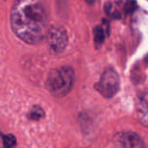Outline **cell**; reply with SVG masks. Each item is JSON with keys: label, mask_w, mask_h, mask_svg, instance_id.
<instances>
[{"label": "cell", "mask_w": 148, "mask_h": 148, "mask_svg": "<svg viewBox=\"0 0 148 148\" xmlns=\"http://www.w3.org/2000/svg\"><path fill=\"white\" fill-rule=\"evenodd\" d=\"M48 17L40 0H16L11 10V26L22 41L34 45L47 35Z\"/></svg>", "instance_id": "obj_1"}, {"label": "cell", "mask_w": 148, "mask_h": 148, "mask_svg": "<svg viewBox=\"0 0 148 148\" xmlns=\"http://www.w3.org/2000/svg\"><path fill=\"white\" fill-rule=\"evenodd\" d=\"M75 75L73 70L69 66L51 70L46 79V88L49 92L57 98L67 95L72 89Z\"/></svg>", "instance_id": "obj_2"}, {"label": "cell", "mask_w": 148, "mask_h": 148, "mask_svg": "<svg viewBox=\"0 0 148 148\" xmlns=\"http://www.w3.org/2000/svg\"><path fill=\"white\" fill-rule=\"evenodd\" d=\"M120 86L119 76L112 68H107L104 71L100 79L95 85L96 90L106 99L112 98L117 94Z\"/></svg>", "instance_id": "obj_3"}, {"label": "cell", "mask_w": 148, "mask_h": 148, "mask_svg": "<svg viewBox=\"0 0 148 148\" xmlns=\"http://www.w3.org/2000/svg\"><path fill=\"white\" fill-rule=\"evenodd\" d=\"M51 51L54 53L62 52L68 44V35L65 29L60 25L51 26L46 35Z\"/></svg>", "instance_id": "obj_4"}, {"label": "cell", "mask_w": 148, "mask_h": 148, "mask_svg": "<svg viewBox=\"0 0 148 148\" xmlns=\"http://www.w3.org/2000/svg\"><path fill=\"white\" fill-rule=\"evenodd\" d=\"M114 140L119 145L120 148H144V143L140 136L133 132H119Z\"/></svg>", "instance_id": "obj_5"}, {"label": "cell", "mask_w": 148, "mask_h": 148, "mask_svg": "<svg viewBox=\"0 0 148 148\" xmlns=\"http://www.w3.org/2000/svg\"><path fill=\"white\" fill-rule=\"evenodd\" d=\"M137 116L138 121L145 127H148V102L143 99H138L136 103Z\"/></svg>", "instance_id": "obj_6"}, {"label": "cell", "mask_w": 148, "mask_h": 148, "mask_svg": "<svg viewBox=\"0 0 148 148\" xmlns=\"http://www.w3.org/2000/svg\"><path fill=\"white\" fill-rule=\"evenodd\" d=\"M94 35V43L97 48H99L105 42L106 39V32L101 26H96L93 29Z\"/></svg>", "instance_id": "obj_7"}, {"label": "cell", "mask_w": 148, "mask_h": 148, "mask_svg": "<svg viewBox=\"0 0 148 148\" xmlns=\"http://www.w3.org/2000/svg\"><path fill=\"white\" fill-rule=\"evenodd\" d=\"M44 116H45V112L38 106H34L28 113V118L31 120H39L42 118H44Z\"/></svg>", "instance_id": "obj_8"}, {"label": "cell", "mask_w": 148, "mask_h": 148, "mask_svg": "<svg viewBox=\"0 0 148 148\" xmlns=\"http://www.w3.org/2000/svg\"><path fill=\"white\" fill-rule=\"evenodd\" d=\"M2 138V145L4 148H14L17 145V139L12 134H1Z\"/></svg>", "instance_id": "obj_9"}, {"label": "cell", "mask_w": 148, "mask_h": 148, "mask_svg": "<svg viewBox=\"0 0 148 148\" xmlns=\"http://www.w3.org/2000/svg\"><path fill=\"white\" fill-rule=\"evenodd\" d=\"M137 2L135 0H127L124 6V11L126 14H131L137 9Z\"/></svg>", "instance_id": "obj_10"}, {"label": "cell", "mask_w": 148, "mask_h": 148, "mask_svg": "<svg viewBox=\"0 0 148 148\" xmlns=\"http://www.w3.org/2000/svg\"><path fill=\"white\" fill-rule=\"evenodd\" d=\"M0 137H1V134H0ZM0 148H1V147H0Z\"/></svg>", "instance_id": "obj_11"}]
</instances>
